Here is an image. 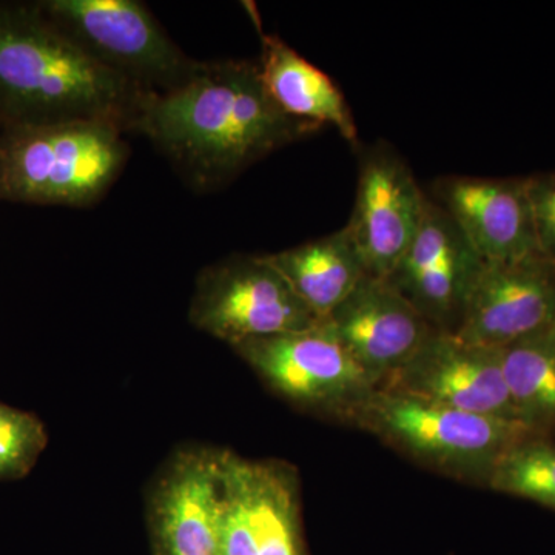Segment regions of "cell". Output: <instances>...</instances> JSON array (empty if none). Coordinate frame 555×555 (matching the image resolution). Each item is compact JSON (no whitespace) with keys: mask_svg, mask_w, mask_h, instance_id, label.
I'll list each match as a JSON object with an SVG mask.
<instances>
[{"mask_svg":"<svg viewBox=\"0 0 555 555\" xmlns=\"http://www.w3.org/2000/svg\"><path fill=\"white\" fill-rule=\"evenodd\" d=\"M323 129L270 100L250 61L199 62L188 82L145 96L130 131L173 163L193 188H219L276 150Z\"/></svg>","mask_w":555,"mask_h":555,"instance_id":"cell-1","label":"cell"},{"mask_svg":"<svg viewBox=\"0 0 555 555\" xmlns=\"http://www.w3.org/2000/svg\"><path fill=\"white\" fill-rule=\"evenodd\" d=\"M147 94L94 60L40 7H0V108L16 126L112 120L127 131Z\"/></svg>","mask_w":555,"mask_h":555,"instance_id":"cell-2","label":"cell"},{"mask_svg":"<svg viewBox=\"0 0 555 555\" xmlns=\"http://www.w3.org/2000/svg\"><path fill=\"white\" fill-rule=\"evenodd\" d=\"M124 131L112 120L14 126L0 141V198L68 207L98 203L129 158Z\"/></svg>","mask_w":555,"mask_h":555,"instance_id":"cell-3","label":"cell"},{"mask_svg":"<svg viewBox=\"0 0 555 555\" xmlns=\"http://www.w3.org/2000/svg\"><path fill=\"white\" fill-rule=\"evenodd\" d=\"M345 418L441 473L485 485L500 459L534 433L517 420L470 414L383 389L369 393Z\"/></svg>","mask_w":555,"mask_h":555,"instance_id":"cell-4","label":"cell"},{"mask_svg":"<svg viewBox=\"0 0 555 555\" xmlns=\"http://www.w3.org/2000/svg\"><path fill=\"white\" fill-rule=\"evenodd\" d=\"M43 13L105 67L147 93H167L198 68L138 0H50Z\"/></svg>","mask_w":555,"mask_h":555,"instance_id":"cell-5","label":"cell"},{"mask_svg":"<svg viewBox=\"0 0 555 555\" xmlns=\"http://www.w3.org/2000/svg\"><path fill=\"white\" fill-rule=\"evenodd\" d=\"M189 321L232 347L246 339L305 331L320 320L262 255H238L201 270Z\"/></svg>","mask_w":555,"mask_h":555,"instance_id":"cell-6","label":"cell"},{"mask_svg":"<svg viewBox=\"0 0 555 555\" xmlns=\"http://www.w3.org/2000/svg\"><path fill=\"white\" fill-rule=\"evenodd\" d=\"M232 349L269 389L305 411L345 418L375 390L323 320L305 331L246 339Z\"/></svg>","mask_w":555,"mask_h":555,"instance_id":"cell-7","label":"cell"},{"mask_svg":"<svg viewBox=\"0 0 555 555\" xmlns=\"http://www.w3.org/2000/svg\"><path fill=\"white\" fill-rule=\"evenodd\" d=\"M221 554L308 555L297 469L280 460H248L222 449Z\"/></svg>","mask_w":555,"mask_h":555,"instance_id":"cell-8","label":"cell"},{"mask_svg":"<svg viewBox=\"0 0 555 555\" xmlns=\"http://www.w3.org/2000/svg\"><path fill=\"white\" fill-rule=\"evenodd\" d=\"M222 449L171 452L149 486L145 520L152 555L221 554Z\"/></svg>","mask_w":555,"mask_h":555,"instance_id":"cell-9","label":"cell"},{"mask_svg":"<svg viewBox=\"0 0 555 555\" xmlns=\"http://www.w3.org/2000/svg\"><path fill=\"white\" fill-rule=\"evenodd\" d=\"M377 389L470 414L517 418L503 375L502 349L436 331L411 360Z\"/></svg>","mask_w":555,"mask_h":555,"instance_id":"cell-10","label":"cell"},{"mask_svg":"<svg viewBox=\"0 0 555 555\" xmlns=\"http://www.w3.org/2000/svg\"><path fill=\"white\" fill-rule=\"evenodd\" d=\"M427 196L400 156L386 144L361 159L356 207L346 225L367 275L387 280L414 241Z\"/></svg>","mask_w":555,"mask_h":555,"instance_id":"cell-11","label":"cell"},{"mask_svg":"<svg viewBox=\"0 0 555 555\" xmlns=\"http://www.w3.org/2000/svg\"><path fill=\"white\" fill-rule=\"evenodd\" d=\"M555 326V261L540 254L485 262L454 334L474 345L505 347Z\"/></svg>","mask_w":555,"mask_h":555,"instance_id":"cell-12","label":"cell"},{"mask_svg":"<svg viewBox=\"0 0 555 555\" xmlns=\"http://www.w3.org/2000/svg\"><path fill=\"white\" fill-rule=\"evenodd\" d=\"M485 262L451 215L429 199L414 241L386 281L438 331L455 332Z\"/></svg>","mask_w":555,"mask_h":555,"instance_id":"cell-13","label":"cell"},{"mask_svg":"<svg viewBox=\"0 0 555 555\" xmlns=\"http://www.w3.org/2000/svg\"><path fill=\"white\" fill-rule=\"evenodd\" d=\"M323 321L375 389L400 371L436 331L389 281L371 276Z\"/></svg>","mask_w":555,"mask_h":555,"instance_id":"cell-14","label":"cell"},{"mask_svg":"<svg viewBox=\"0 0 555 555\" xmlns=\"http://www.w3.org/2000/svg\"><path fill=\"white\" fill-rule=\"evenodd\" d=\"M434 193L486 262L539 254L525 178L448 177Z\"/></svg>","mask_w":555,"mask_h":555,"instance_id":"cell-15","label":"cell"},{"mask_svg":"<svg viewBox=\"0 0 555 555\" xmlns=\"http://www.w3.org/2000/svg\"><path fill=\"white\" fill-rule=\"evenodd\" d=\"M261 36L258 72L270 100L286 115L299 120L332 126L356 144L358 130L345 94L323 69L310 64L298 51L273 35Z\"/></svg>","mask_w":555,"mask_h":555,"instance_id":"cell-16","label":"cell"},{"mask_svg":"<svg viewBox=\"0 0 555 555\" xmlns=\"http://www.w3.org/2000/svg\"><path fill=\"white\" fill-rule=\"evenodd\" d=\"M262 257L283 275L318 320L331 315L369 276L345 228Z\"/></svg>","mask_w":555,"mask_h":555,"instance_id":"cell-17","label":"cell"},{"mask_svg":"<svg viewBox=\"0 0 555 555\" xmlns=\"http://www.w3.org/2000/svg\"><path fill=\"white\" fill-rule=\"evenodd\" d=\"M502 364L517 418L555 438V326L502 347Z\"/></svg>","mask_w":555,"mask_h":555,"instance_id":"cell-18","label":"cell"},{"mask_svg":"<svg viewBox=\"0 0 555 555\" xmlns=\"http://www.w3.org/2000/svg\"><path fill=\"white\" fill-rule=\"evenodd\" d=\"M486 486L555 511V438L529 434L500 459Z\"/></svg>","mask_w":555,"mask_h":555,"instance_id":"cell-19","label":"cell"},{"mask_svg":"<svg viewBox=\"0 0 555 555\" xmlns=\"http://www.w3.org/2000/svg\"><path fill=\"white\" fill-rule=\"evenodd\" d=\"M47 444L49 434L39 416L0 401V481L28 476Z\"/></svg>","mask_w":555,"mask_h":555,"instance_id":"cell-20","label":"cell"},{"mask_svg":"<svg viewBox=\"0 0 555 555\" xmlns=\"http://www.w3.org/2000/svg\"><path fill=\"white\" fill-rule=\"evenodd\" d=\"M526 196L531 208L537 250L555 261V171L525 178Z\"/></svg>","mask_w":555,"mask_h":555,"instance_id":"cell-21","label":"cell"}]
</instances>
